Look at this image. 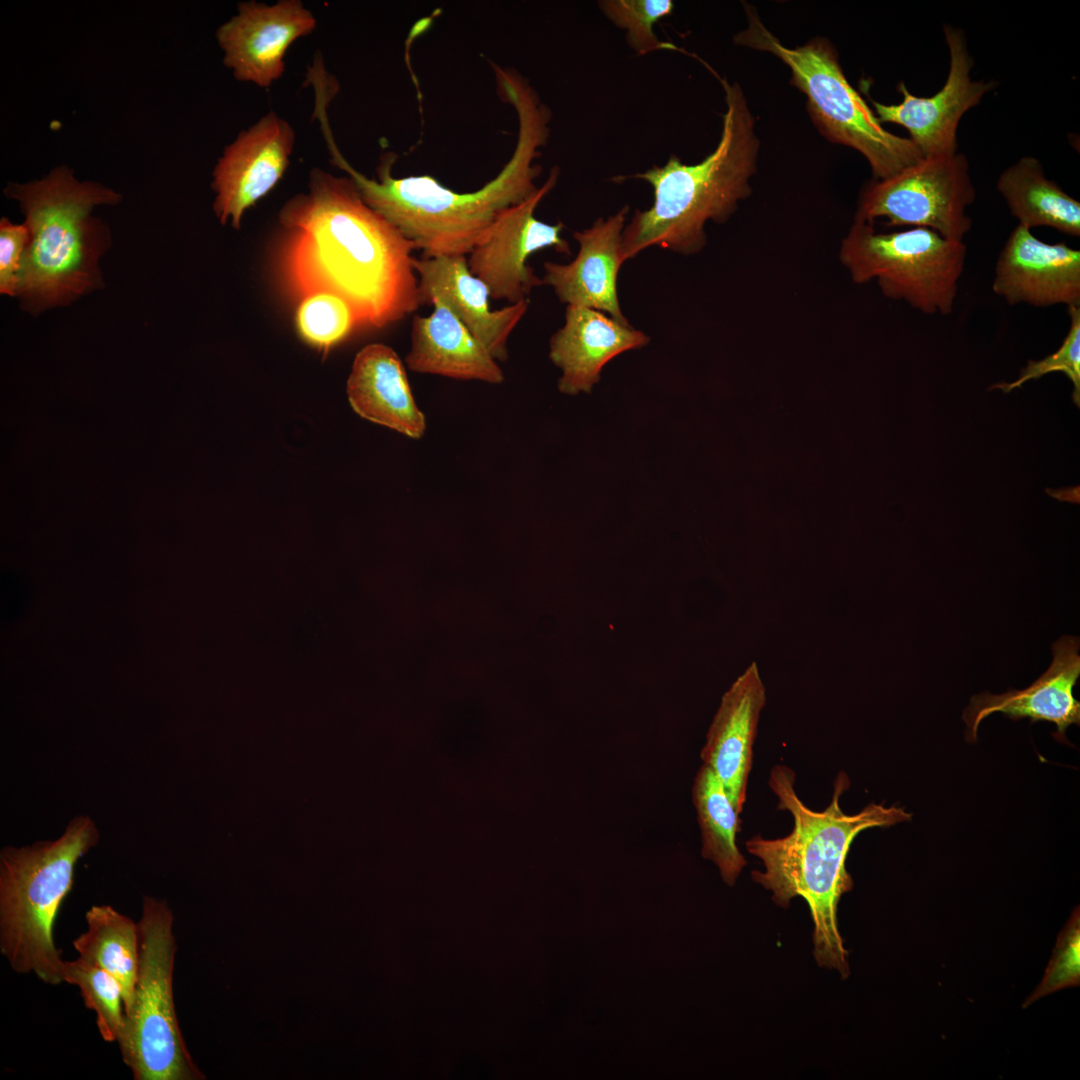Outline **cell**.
Listing matches in <instances>:
<instances>
[{
    "label": "cell",
    "mask_w": 1080,
    "mask_h": 1080,
    "mask_svg": "<svg viewBox=\"0 0 1080 1080\" xmlns=\"http://www.w3.org/2000/svg\"><path fill=\"white\" fill-rule=\"evenodd\" d=\"M992 290L1009 305L1080 307V251L1018 224L997 258Z\"/></svg>",
    "instance_id": "15"
},
{
    "label": "cell",
    "mask_w": 1080,
    "mask_h": 1080,
    "mask_svg": "<svg viewBox=\"0 0 1080 1080\" xmlns=\"http://www.w3.org/2000/svg\"><path fill=\"white\" fill-rule=\"evenodd\" d=\"M1079 645L1076 636L1065 635L1057 640L1052 645L1053 659L1049 668L1025 689L973 696L962 715L966 739L975 742L980 723L999 712L1012 720L1029 718L1032 722L1054 723L1056 732L1053 735L1067 743V728L1080 723V703L1073 694L1080 676Z\"/></svg>",
    "instance_id": "16"
},
{
    "label": "cell",
    "mask_w": 1080,
    "mask_h": 1080,
    "mask_svg": "<svg viewBox=\"0 0 1080 1080\" xmlns=\"http://www.w3.org/2000/svg\"><path fill=\"white\" fill-rule=\"evenodd\" d=\"M693 803L702 837V857L711 860L723 881L733 886L747 861L736 844L739 813L734 809L716 774L702 765L694 779Z\"/></svg>",
    "instance_id": "25"
},
{
    "label": "cell",
    "mask_w": 1080,
    "mask_h": 1080,
    "mask_svg": "<svg viewBox=\"0 0 1080 1080\" xmlns=\"http://www.w3.org/2000/svg\"><path fill=\"white\" fill-rule=\"evenodd\" d=\"M628 212L625 205L612 216L598 218L591 227L574 232L580 246L576 258L568 264L545 262L542 278L560 302L601 311L624 325L630 324L620 308L617 279L626 261L622 233Z\"/></svg>",
    "instance_id": "17"
},
{
    "label": "cell",
    "mask_w": 1080,
    "mask_h": 1080,
    "mask_svg": "<svg viewBox=\"0 0 1080 1080\" xmlns=\"http://www.w3.org/2000/svg\"><path fill=\"white\" fill-rule=\"evenodd\" d=\"M430 304V315L413 317L405 359L408 368L459 380L502 383L503 371L487 348L443 301L434 298Z\"/></svg>",
    "instance_id": "21"
},
{
    "label": "cell",
    "mask_w": 1080,
    "mask_h": 1080,
    "mask_svg": "<svg viewBox=\"0 0 1080 1080\" xmlns=\"http://www.w3.org/2000/svg\"><path fill=\"white\" fill-rule=\"evenodd\" d=\"M296 324L307 342L324 350L360 327L349 304L341 297L326 292L302 299L296 313Z\"/></svg>",
    "instance_id": "28"
},
{
    "label": "cell",
    "mask_w": 1080,
    "mask_h": 1080,
    "mask_svg": "<svg viewBox=\"0 0 1080 1080\" xmlns=\"http://www.w3.org/2000/svg\"><path fill=\"white\" fill-rule=\"evenodd\" d=\"M347 395L354 411L369 421L415 439L426 430L425 416L415 403L403 363L384 344H369L357 353Z\"/></svg>",
    "instance_id": "22"
},
{
    "label": "cell",
    "mask_w": 1080,
    "mask_h": 1080,
    "mask_svg": "<svg viewBox=\"0 0 1080 1080\" xmlns=\"http://www.w3.org/2000/svg\"><path fill=\"white\" fill-rule=\"evenodd\" d=\"M4 193L19 202L30 235L17 292L23 308L37 315L102 287L98 261L109 230L91 212L117 204L120 194L78 181L65 165L40 180L9 183Z\"/></svg>",
    "instance_id": "5"
},
{
    "label": "cell",
    "mask_w": 1080,
    "mask_h": 1080,
    "mask_svg": "<svg viewBox=\"0 0 1080 1080\" xmlns=\"http://www.w3.org/2000/svg\"><path fill=\"white\" fill-rule=\"evenodd\" d=\"M560 170L551 169L546 181L526 200L502 210L467 257L469 270L489 288L490 297L511 304L527 300L533 288L543 285L529 257L539 250L554 248L571 255L562 237V222L547 224L535 217V210L555 187Z\"/></svg>",
    "instance_id": "11"
},
{
    "label": "cell",
    "mask_w": 1080,
    "mask_h": 1080,
    "mask_svg": "<svg viewBox=\"0 0 1080 1080\" xmlns=\"http://www.w3.org/2000/svg\"><path fill=\"white\" fill-rule=\"evenodd\" d=\"M295 143L292 126L270 111L225 147L213 170V209L239 229L244 212L282 178Z\"/></svg>",
    "instance_id": "14"
},
{
    "label": "cell",
    "mask_w": 1080,
    "mask_h": 1080,
    "mask_svg": "<svg viewBox=\"0 0 1080 1080\" xmlns=\"http://www.w3.org/2000/svg\"><path fill=\"white\" fill-rule=\"evenodd\" d=\"M964 241L946 239L924 227L879 232L854 220L839 259L852 281L875 280L884 296L902 300L928 315H949L964 272Z\"/></svg>",
    "instance_id": "9"
},
{
    "label": "cell",
    "mask_w": 1080,
    "mask_h": 1080,
    "mask_svg": "<svg viewBox=\"0 0 1080 1080\" xmlns=\"http://www.w3.org/2000/svg\"><path fill=\"white\" fill-rule=\"evenodd\" d=\"M237 10L216 31L223 62L237 80L267 88L283 75L288 48L314 31L316 18L300 0H251Z\"/></svg>",
    "instance_id": "13"
},
{
    "label": "cell",
    "mask_w": 1080,
    "mask_h": 1080,
    "mask_svg": "<svg viewBox=\"0 0 1080 1080\" xmlns=\"http://www.w3.org/2000/svg\"><path fill=\"white\" fill-rule=\"evenodd\" d=\"M64 982L79 987L85 1007L96 1013L98 1031L106 1042H122L126 1015L122 990L105 970L80 958L65 961Z\"/></svg>",
    "instance_id": "26"
},
{
    "label": "cell",
    "mask_w": 1080,
    "mask_h": 1080,
    "mask_svg": "<svg viewBox=\"0 0 1080 1080\" xmlns=\"http://www.w3.org/2000/svg\"><path fill=\"white\" fill-rule=\"evenodd\" d=\"M748 26L737 35L738 45L769 52L792 72V83L807 96L808 111L829 140L859 151L875 180L893 176L919 161L923 154L909 139L886 130L864 99L847 81L833 46L814 38L797 48L784 46L745 6Z\"/></svg>",
    "instance_id": "7"
},
{
    "label": "cell",
    "mask_w": 1080,
    "mask_h": 1080,
    "mask_svg": "<svg viewBox=\"0 0 1080 1080\" xmlns=\"http://www.w3.org/2000/svg\"><path fill=\"white\" fill-rule=\"evenodd\" d=\"M413 266L421 305L440 299L496 361H505L508 338L527 312L529 300L492 310L489 288L471 273L467 256L414 258Z\"/></svg>",
    "instance_id": "18"
},
{
    "label": "cell",
    "mask_w": 1080,
    "mask_h": 1080,
    "mask_svg": "<svg viewBox=\"0 0 1080 1080\" xmlns=\"http://www.w3.org/2000/svg\"><path fill=\"white\" fill-rule=\"evenodd\" d=\"M497 92L518 118L515 149L498 175L483 187L459 193L429 175L395 178L397 156L380 157L377 179L357 171L339 151L326 114L319 116L332 165L346 172L365 203L400 230L423 257L467 256L496 216L537 190L541 174L536 160L549 137L550 109L519 72L511 68L495 74Z\"/></svg>",
    "instance_id": "2"
},
{
    "label": "cell",
    "mask_w": 1080,
    "mask_h": 1080,
    "mask_svg": "<svg viewBox=\"0 0 1080 1080\" xmlns=\"http://www.w3.org/2000/svg\"><path fill=\"white\" fill-rule=\"evenodd\" d=\"M943 30L949 71L939 91L929 97L915 96L901 82L898 85L903 95L901 103L887 105L871 100L879 122L907 129L909 139L923 156L958 152L957 130L961 118L996 86L993 81L971 78L973 60L962 31L950 25H945Z\"/></svg>",
    "instance_id": "12"
},
{
    "label": "cell",
    "mask_w": 1080,
    "mask_h": 1080,
    "mask_svg": "<svg viewBox=\"0 0 1080 1080\" xmlns=\"http://www.w3.org/2000/svg\"><path fill=\"white\" fill-rule=\"evenodd\" d=\"M765 702V687L752 662L723 694L700 753L739 814L746 802L753 745Z\"/></svg>",
    "instance_id": "19"
},
{
    "label": "cell",
    "mask_w": 1080,
    "mask_h": 1080,
    "mask_svg": "<svg viewBox=\"0 0 1080 1080\" xmlns=\"http://www.w3.org/2000/svg\"><path fill=\"white\" fill-rule=\"evenodd\" d=\"M725 92L726 112L715 150L701 162L687 165L671 154L662 166L629 176L648 182L653 203L636 211L622 233L626 260L652 246L683 255L706 245L708 221L723 223L751 193L759 140L754 117L738 83L719 78Z\"/></svg>",
    "instance_id": "4"
},
{
    "label": "cell",
    "mask_w": 1080,
    "mask_h": 1080,
    "mask_svg": "<svg viewBox=\"0 0 1080 1080\" xmlns=\"http://www.w3.org/2000/svg\"><path fill=\"white\" fill-rule=\"evenodd\" d=\"M1079 982V910L1076 909L1059 934L1045 976L1026 1001L1030 1005L1038 998Z\"/></svg>",
    "instance_id": "30"
},
{
    "label": "cell",
    "mask_w": 1080,
    "mask_h": 1080,
    "mask_svg": "<svg viewBox=\"0 0 1080 1080\" xmlns=\"http://www.w3.org/2000/svg\"><path fill=\"white\" fill-rule=\"evenodd\" d=\"M598 7L606 18L625 30L629 47L638 55L663 49H677L661 41L654 25L669 16L674 9L671 0H601Z\"/></svg>",
    "instance_id": "27"
},
{
    "label": "cell",
    "mask_w": 1080,
    "mask_h": 1080,
    "mask_svg": "<svg viewBox=\"0 0 1080 1080\" xmlns=\"http://www.w3.org/2000/svg\"><path fill=\"white\" fill-rule=\"evenodd\" d=\"M976 198L966 156H923L893 176L874 180L862 192L855 219L869 224L929 228L964 241L972 228L968 208Z\"/></svg>",
    "instance_id": "10"
},
{
    "label": "cell",
    "mask_w": 1080,
    "mask_h": 1080,
    "mask_svg": "<svg viewBox=\"0 0 1080 1080\" xmlns=\"http://www.w3.org/2000/svg\"><path fill=\"white\" fill-rule=\"evenodd\" d=\"M280 271L293 296L344 299L360 327L382 328L420 306L415 244L368 206L353 181L319 168L279 213Z\"/></svg>",
    "instance_id": "1"
},
{
    "label": "cell",
    "mask_w": 1080,
    "mask_h": 1080,
    "mask_svg": "<svg viewBox=\"0 0 1080 1080\" xmlns=\"http://www.w3.org/2000/svg\"><path fill=\"white\" fill-rule=\"evenodd\" d=\"M1009 211L1030 230L1051 227L1080 237V203L1048 179L1038 159L1024 156L1006 168L996 182Z\"/></svg>",
    "instance_id": "23"
},
{
    "label": "cell",
    "mask_w": 1080,
    "mask_h": 1080,
    "mask_svg": "<svg viewBox=\"0 0 1080 1080\" xmlns=\"http://www.w3.org/2000/svg\"><path fill=\"white\" fill-rule=\"evenodd\" d=\"M649 340L644 332L601 311L567 305L564 325L549 342V357L562 371L559 391L568 395L591 392L609 361L644 347Z\"/></svg>",
    "instance_id": "20"
},
{
    "label": "cell",
    "mask_w": 1080,
    "mask_h": 1080,
    "mask_svg": "<svg viewBox=\"0 0 1080 1080\" xmlns=\"http://www.w3.org/2000/svg\"><path fill=\"white\" fill-rule=\"evenodd\" d=\"M30 235L26 225L0 221V292L17 296L19 277Z\"/></svg>",
    "instance_id": "31"
},
{
    "label": "cell",
    "mask_w": 1080,
    "mask_h": 1080,
    "mask_svg": "<svg viewBox=\"0 0 1080 1080\" xmlns=\"http://www.w3.org/2000/svg\"><path fill=\"white\" fill-rule=\"evenodd\" d=\"M99 832L87 816L70 821L61 837L0 853V951L19 974L34 973L50 985L64 982L54 924L71 891L78 860Z\"/></svg>",
    "instance_id": "6"
},
{
    "label": "cell",
    "mask_w": 1080,
    "mask_h": 1080,
    "mask_svg": "<svg viewBox=\"0 0 1080 1080\" xmlns=\"http://www.w3.org/2000/svg\"><path fill=\"white\" fill-rule=\"evenodd\" d=\"M86 932L73 940L79 958L111 974L119 983L125 1015L134 1002L139 962L138 923L110 905H93L85 914Z\"/></svg>",
    "instance_id": "24"
},
{
    "label": "cell",
    "mask_w": 1080,
    "mask_h": 1080,
    "mask_svg": "<svg viewBox=\"0 0 1080 1080\" xmlns=\"http://www.w3.org/2000/svg\"><path fill=\"white\" fill-rule=\"evenodd\" d=\"M1069 330L1061 346L1041 360H1029L1013 382H1000L989 387L1010 393L1030 380L1039 379L1052 372L1064 373L1073 384L1072 399L1080 407V307H1068Z\"/></svg>",
    "instance_id": "29"
},
{
    "label": "cell",
    "mask_w": 1080,
    "mask_h": 1080,
    "mask_svg": "<svg viewBox=\"0 0 1080 1080\" xmlns=\"http://www.w3.org/2000/svg\"><path fill=\"white\" fill-rule=\"evenodd\" d=\"M165 901L144 896L138 922L139 962L132 1009L119 1048L135 1080H201L182 1036L173 996L177 950Z\"/></svg>",
    "instance_id": "8"
},
{
    "label": "cell",
    "mask_w": 1080,
    "mask_h": 1080,
    "mask_svg": "<svg viewBox=\"0 0 1080 1080\" xmlns=\"http://www.w3.org/2000/svg\"><path fill=\"white\" fill-rule=\"evenodd\" d=\"M795 773L776 765L769 786L778 798V808L791 813L792 831L785 837L765 839L756 835L747 840V851L758 857L765 871H752V879L772 891V899L782 908L794 897L808 904L814 923V957L818 965L836 969L842 978L849 975L848 952L837 923L838 902L853 887L845 861L854 838L874 827H890L908 821L911 814L895 805L870 803L848 815L840 807V797L849 788L846 773L834 782L831 803L823 811L807 807L797 796Z\"/></svg>",
    "instance_id": "3"
}]
</instances>
